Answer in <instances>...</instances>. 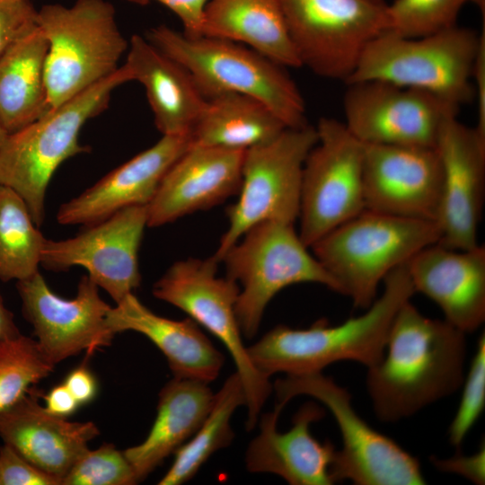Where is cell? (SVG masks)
I'll list each match as a JSON object with an SVG mask.
<instances>
[{
    "mask_svg": "<svg viewBox=\"0 0 485 485\" xmlns=\"http://www.w3.org/2000/svg\"><path fill=\"white\" fill-rule=\"evenodd\" d=\"M48 41L38 25L0 57V120L8 134L51 109L45 81Z\"/></svg>",
    "mask_w": 485,
    "mask_h": 485,
    "instance_id": "83f0119b",
    "label": "cell"
},
{
    "mask_svg": "<svg viewBox=\"0 0 485 485\" xmlns=\"http://www.w3.org/2000/svg\"><path fill=\"white\" fill-rule=\"evenodd\" d=\"M32 387L0 412V437L38 469L62 481L75 463L100 435L92 421H69L49 413Z\"/></svg>",
    "mask_w": 485,
    "mask_h": 485,
    "instance_id": "603a6c76",
    "label": "cell"
},
{
    "mask_svg": "<svg viewBox=\"0 0 485 485\" xmlns=\"http://www.w3.org/2000/svg\"><path fill=\"white\" fill-rule=\"evenodd\" d=\"M218 263L213 257L177 261L154 283L153 295L186 313L225 347L244 387L246 428L251 430L271 392V384L255 367L242 341L235 314L240 287L227 277H217Z\"/></svg>",
    "mask_w": 485,
    "mask_h": 485,
    "instance_id": "8fae6325",
    "label": "cell"
},
{
    "mask_svg": "<svg viewBox=\"0 0 485 485\" xmlns=\"http://www.w3.org/2000/svg\"><path fill=\"white\" fill-rule=\"evenodd\" d=\"M466 333L422 314L410 300L397 312L383 357L367 368L377 418L396 422L454 393L465 374Z\"/></svg>",
    "mask_w": 485,
    "mask_h": 485,
    "instance_id": "6da1fadb",
    "label": "cell"
},
{
    "mask_svg": "<svg viewBox=\"0 0 485 485\" xmlns=\"http://www.w3.org/2000/svg\"><path fill=\"white\" fill-rule=\"evenodd\" d=\"M308 248L294 224L269 220L251 226L224 255L226 277L240 287L235 314L246 339L256 335L272 298L291 285L315 283L340 294Z\"/></svg>",
    "mask_w": 485,
    "mask_h": 485,
    "instance_id": "ba28073f",
    "label": "cell"
},
{
    "mask_svg": "<svg viewBox=\"0 0 485 485\" xmlns=\"http://www.w3.org/2000/svg\"><path fill=\"white\" fill-rule=\"evenodd\" d=\"M124 65L131 81L144 86L163 136L188 135L207 103L190 73L137 34L128 41Z\"/></svg>",
    "mask_w": 485,
    "mask_h": 485,
    "instance_id": "d4e9b609",
    "label": "cell"
},
{
    "mask_svg": "<svg viewBox=\"0 0 485 485\" xmlns=\"http://www.w3.org/2000/svg\"><path fill=\"white\" fill-rule=\"evenodd\" d=\"M0 485H61V481L3 444L0 446Z\"/></svg>",
    "mask_w": 485,
    "mask_h": 485,
    "instance_id": "8d00e7d4",
    "label": "cell"
},
{
    "mask_svg": "<svg viewBox=\"0 0 485 485\" xmlns=\"http://www.w3.org/2000/svg\"><path fill=\"white\" fill-rule=\"evenodd\" d=\"M435 468L443 472L454 473L464 477L474 484L485 483V445L471 454H458L449 458L430 457Z\"/></svg>",
    "mask_w": 485,
    "mask_h": 485,
    "instance_id": "74e56055",
    "label": "cell"
},
{
    "mask_svg": "<svg viewBox=\"0 0 485 485\" xmlns=\"http://www.w3.org/2000/svg\"><path fill=\"white\" fill-rule=\"evenodd\" d=\"M24 319L32 326L38 346L52 365L83 351L91 355L111 344L115 334L106 325L111 307L99 287L83 275L72 299L58 296L39 272L16 282Z\"/></svg>",
    "mask_w": 485,
    "mask_h": 485,
    "instance_id": "2e32d148",
    "label": "cell"
},
{
    "mask_svg": "<svg viewBox=\"0 0 485 485\" xmlns=\"http://www.w3.org/2000/svg\"><path fill=\"white\" fill-rule=\"evenodd\" d=\"M190 136H163L154 146L117 167L62 204L61 225L88 226L132 206H147L173 163L190 147Z\"/></svg>",
    "mask_w": 485,
    "mask_h": 485,
    "instance_id": "44dd1931",
    "label": "cell"
},
{
    "mask_svg": "<svg viewBox=\"0 0 485 485\" xmlns=\"http://www.w3.org/2000/svg\"><path fill=\"white\" fill-rule=\"evenodd\" d=\"M46 241L24 200L0 185V280L20 281L39 272Z\"/></svg>",
    "mask_w": 485,
    "mask_h": 485,
    "instance_id": "4dcf8cb0",
    "label": "cell"
},
{
    "mask_svg": "<svg viewBox=\"0 0 485 485\" xmlns=\"http://www.w3.org/2000/svg\"><path fill=\"white\" fill-rule=\"evenodd\" d=\"M202 36L242 44L286 68L302 66L278 0H209Z\"/></svg>",
    "mask_w": 485,
    "mask_h": 485,
    "instance_id": "4316f807",
    "label": "cell"
},
{
    "mask_svg": "<svg viewBox=\"0 0 485 485\" xmlns=\"http://www.w3.org/2000/svg\"><path fill=\"white\" fill-rule=\"evenodd\" d=\"M37 13L30 0H0V57L37 26Z\"/></svg>",
    "mask_w": 485,
    "mask_h": 485,
    "instance_id": "d590c367",
    "label": "cell"
},
{
    "mask_svg": "<svg viewBox=\"0 0 485 485\" xmlns=\"http://www.w3.org/2000/svg\"><path fill=\"white\" fill-rule=\"evenodd\" d=\"M459 407L448 429V439L460 449L485 406V335L481 334L468 374L464 376Z\"/></svg>",
    "mask_w": 485,
    "mask_h": 485,
    "instance_id": "e575fe53",
    "label": "cell"
},
{
    "mask_svg": "<svg viewBox=\"0 0 485 485\" xmlns=\"http://www.w3.org/2000/svg\"><path fill=\"white\" fill-rule=\"evenodd\" d=\"M37 25L48 41L45 81L51 110L116 72L128 48L106 0L45 4Z\"/></svg>",
    "mask_w": 485,
    "mask_h": 485,
    "instance_id": "8992f818",
    "label": "cell"
},
{
    "mask_svg": "<svg viewBox=\"0 0 485 485\" xmlns=\"http://www.w3.org/2000/svg\"><path fill=\"white\" fill-rule=\"evenodd\" d=\"M347 86L343 123L365 145L436 148L444 123L460 110L428 92L381 80Z\"/></svg>",
    "mask_w": 485,
    "mask_h": 485,
    "instance_id": "5bb4252c",
    "label": "cell"
},
{
    "mask_svg": "<svg viewBox=\"0 0 485 485\" xmlns=\"http://www.w3.org/2000/svg\"><path fill=\"white\" fill-rule=\"evenodd\" d=\"M115 335L132 331L146 336L164 355L174 377L210 383L219 375L224 355L190 318L175 321L153 313L131 293L106 315Z\"/></svg>",
    "mask_w": 485,
    "mask_h": 485,
    "instance_id": "cb8c5ba5",
    "label": "cell"
},
{
    "mask_svg": "<svg viewBox=\"0 0 485 485\" xmlns=\"http://www.w3.org/2000/svg\"><path fill=\"white\" fill-rule=\"evenodd\" d=\"M436 149L443 170L442 197L436 224L438 243L455 250L477 246L485 181V139L457 116L443 125Z\"/></svg>",
    "mask_w": 485,
    "mask_h": 485,
    "instance_id": "ac0fdd59",
    "label": "cell"
},
{
    "mask_svg": "<svg viewBox=\"0 0 485 485\" xmlns=\"http://www.w3.org/2000/svg\"><path fill=\"white\" fill-rule=\"evenodd\" d=\"M468 2L480 9L484 19L485 0H393L388 4L390 31L416 38L454 26Z\"/></svg>",
    "mask_w": 485,
    "mask_h": 485,
    "instance_id": "d6a6232c",
    "label": "cell"
},
{
    "mask_svg": "<svg viewBox=\"0 0 485 485\" xmlns=\"http://www.w3.org/2000/svg\"><path fill=\"white\" fill-rule=\"evenodd\" d=\"M132 4L146 5L155 1L170 9L181 21L182 33L190 38L202 36L205 7L209 0H125Z\"/></svg>",
    "mask_w": 485,
    "mask_h": 485,
    "instance_id": "f35d334b",
    "label": "cell"
},
{
    "mask_svg": "<svg viewBox=\"0 0 485 485\" xmlns=\"http://www.w3.org/2000/svg\"><path fill=\"white\" fill-rule=\"evenodd\" d=\"M136 473L124 452L111 444L90 448L64 476L61 485H133Z\"/></svg>",
    "mask_w": 485,
    "mask_h": 485,
    "instance_id": "836d02e7",
    "label": "cell"
},
{
    "mask_svg": "<svg viewBox=\"0 0 485 485\" xmlns=\"http://www.w3.org/2000/svg\"><path fill=\"white\" fill-rule=\"evenodd\" d=\"M379 297L357 317L338 325L322 319L307 329L278 325L248 347L255 367L269 378L322 372L338 361H356L366 368L384 356L392 322L401 305L415 291L406 264L384 279Z\"/></svg>",
    "mask_w": 485,
    "mask_h": 485,
    "instance_id": "7a4b0ae2",
    "label": "cell"
},
{
    "mask_svg": "<svg viewBox=\"0 0 485 485\" xmlns=\"http://www.w3.org/2000/svg\"><path fill=\"white\" fill-rule=\"evenodd\" d=\"M474 97L477 101V125L475 129L485 139V28L481 32L479 49L472 71Z\"/></svg>",
    "mask_w": 485,
    "mask_h": 485,
    "instance_id": "ab89813d",
    "label": "cell"
},
{
    "mask_svg": "<svg viewBox=\"0 0 485 485\" xmlns=\"http://www.w3.org/2000/svg\"><path fill=\"white\" fill-rule=\"evenodd\" d=\"M363 181L366 209L436 221L443 170L436 148L365 145Z\"/></svg>",
    "mask_w": 485,
    "mask_h": 485,
    "instance_id": "e0dca14e",
    "label": "cell"
},
{
    "mask_svg": "<svg viewBox=\"0 0 485 485\" xmlns=\"http://www.w3.org/2000/svg\"><path fill=\"white\" fill-rule=\"evenodd\" d=\"M45 409L51 414L67 418L79 408V403L63 384L54 386L43 395Z\"/></svg>",
    "mask_w": 485,
    "mask_h": 485,
    "instance_id": "b9f144b4",
    "label": "cell"
},
{
    "mask_svg": "<svg viewBox=\"0 0 485 485\" xmlns=\"http://www.w3.org/2000/svg\"><path fill=\"white\" fill-rule=\"evenodd\" d=\"M64 384L80 406L91 402L97 394V380L85 365H81L72 370L66 375Z\"/></svg>",
    "mask_w": 485,
    "mask_h": 485,
    "instance_id": "60d3db41",
    "label": "cell"
},
{
    "mask_svg": "<svg viewBox=\"0 0 485 485\" xmlns=\"http://www.w3.org/2000/svg\"><path fill=\"white\" fill-rule=\"evenodd\" d=\"M207 384L173 376L163 387L157 414L147 436L139 445L123 451L138 481L185 444L204 421L215 397Z\"/></svg>",
    "mask_w": 485,
    "mask_h": 485,
    "instance_id": "484cf974",
    "label": "cell"
},
{
    "mask_svg": "<svg viewBox=\"0 0 485 485\" xmlns=\"http://www.w3.org/2000/svg\"><path fill=\"white\" fill-rule=\"evenodd\" d=\"M21 334L14 322L13 313L5 306L0 294V338L14 337Z\"/></svg>",
    "mask_w": 485,
    "mask_h": 485,
    "instance_id": "7bdbcfd3",
    "label": "cell"
},
{
    "mask_svg": "<svg viewBox=\"0 0 485 485\" xmlns=\"http://www.w3.org/2000/svg\"><path fill=\"white\" fill-rule=\"evenodd\" d=\"M147 226V206L123 208L74 237L47 239L41 252L45 269L66 271L80 266L118 304L141 283L138 251Z\"/></svg>",
    "mask_w": 485,
    "mask_h": 485,
    "instance_id": "9a60e30c",
    "label": "cell"
},
{
    "mask_svg": "<svg viewBox=\"0 0 485 485\" xmlns=\"http://www.w3.org/2000/svg\"><path fill=\"white\" fill-rule=\"evenodd\" d=\"M8 136L7 131L4 128L1 120H0V148L2 147L6 137Z\"/></svg>",
    "mask_w": 485,
    "mask_h": 485,
    "instance_id": "ee69618b",
    "label": "cell"
},
{
    "mask_svg": "<svg viewBox=\"0 0 485 485\" xmlns=\"http://www.w3.org/2000/svg\"><path fill=\"white\" fill-rule=\"evenodd\" d=\"M318 139L309 124L287 128L272 141L244 153L237 201L227 208L228 227L212 256L221 262L251 226L263 221L298 219L304 161Z\"/></svg>",
    "mask_w": 485,
    "mask_h": 485,
    "instance_id": "7c38bea8",
    "label": "cell"
},
{
    "mask_svg": "<svg viewBox=\"0 0 485 485\" xmlns=\"http://www.w3.org/2000/svg\"><path fill=\"white\" fill-rule=\"evenodd\" d=\"M284 407L276 404L264 414L260 432L251 441L245 454L251 472L272 473L291 485H331L335 483L331 467L335 446L321 443L310 430L312 423L324 416V410L311 401L304 404L293 418V426L284 433L277 423Z\"/></svg>",
    "mask_w": 485,
    "mask_h": 485,
    "instance_id": "7402d4cb",
    "label": "cell"
},
{
    "mask_svg": "<svg viewBox=\"0 0 485 485\" xmlns=\"http://www.w3.org/2000/svg\"><path fill=\"white\" fill-rule=\"evenodd\" d=\"M318 139L303 168L299 236L309 248L325 234L366 209L365 145L343 122L321 118Z\"/></svg>",
    "mask_w": 485,
    "mask_h": 485,
    "instance_id": "4fadbf2b",
    "label": "cell"
},
{
    "mask_svg": "<svg viewBox=\"0 0 485 485\" xmlns=\"http://www.w3.org/2000/svg\"><path fill=\"white\" fill-rule=\"evenodd\" d=\"M286 125L261 101L239 93L207 99L190 129V146L246 151L275 139Z\"/></svg>",
    "mask_w": 485,
    "mask_h": 485,
    "instance_id": "f1b7e54d",
    "label": "cell"
},
{
    "mask_svg": "<svg viewBox=\"0 0 485 485\" xmlns=\"http://www.w3.org/2000/svg\"><path fill=\"white\" fill-rule=\"evenodd\" d=\"M146 39L190 73L207 100L243 94L264 103L287 128L308 124L304 98L286 67L255 50L223 39L190 38L166 25L152 28Z\"/></svg>",
    "mask_w": 485,
    "mask_h": 485,
    "instance_id": "3957f363",
    "label": "cell"
},
{
    "mask_svg": "<svg viewBox=\"0 0 485 485\" xmlns=\"http://www.w3.org/2000/svg\"><path fill=\"white\" fill-rule=\"evenodd\" d=\"M244 153L190 146L166 172L147 205V226L172 223L238 194Z\"/></svg>",
    "mask_w": 485,
    "mask_h": 485,
    "instance_id": "d6986e66",
    "label": "cell"
},
{
    "mask_svg": "<svg viewBox=\"0 0 485 485\" xmlns=\"http://www.w3.org/2000/svg\"><path fill=\"white\" fill-rule=\"evenodd\" d=\"M435 221L412 219L365 209L310 248L354 307L367 309L381 282L427 246L436 243Z\"/></svg>",
    "mask_w": 485,
    "mask_h": 485,
    "instance_id": "5b68a950",
    "label": "cell"
},
{
    "mask_svg": "<svg viewBox=\"0 0 485 485\" xmlns=\"http://www.w3.org/2000/svg\"><path fill=\"white\" fill-rule=\"evenodd\" d=\"M481 33L457 24L416 38L387 31L373 40L347 84L381 80L428 92L460 107L474 98Z\"/></svg>",
    "mask_w": 485,
    "mask_h": 485,
    "instance_id": "52a82bcc",
    "label": "cell"
},
{
    "mask_svg": "<svg viewBox=\"0 0 485 485\" xmlns=\"http://www.w3.org/2000/svg\"><path fill=\"white\" fill-rule=\"evenodd\" d=\"M415 293L436 303L447 322L473 332L485 321V248L450 249L436 242L407 263Z\"/></svg>",
    "mask_w": 485,
    "mask_h": 485,
    "instance_id": "ffe728a7",
    "label": "cell"
},
{
    "mask_svg": "<svg viewBox=\"0 0 485 485\" xmlns=\"http://www.w3.org/2000/svg\"><path fill=\"white\" fill-rule=\"evenodd\" d=\"M129 81L130 73L123 64L110 76L6 137L0 148V185L24 200L37 226L43 224L46 192L56 170L70 157L89 151L79 143L81 128L106 109L114 89Z\"/></svg>",
    "mask_w": 485,
    "mask_h": 485,
    "instance_id": "277c9868",
    "label": "cell"
},
{
    "mask_svg": "<svg viewBox=\"0 0 485 485\" xmlns=\"http://www.w3.org/2000/svg\"><path fill=\"white\" fill-rule=\"evenodd\" d=\"M277 403L306 395L322 402L333 415L342 446L336 450L331 472L335 482L357 485H422L419 460L392 438L370 427L355 410L351 394L322 372L287 375L274 384Z\"/></svg>",
    "mask_w": 485,
    "mask_h": 485,
    "instance_id": "9c48e42d",
    "label": "cell"
},
{
    "mask_svg": "<svg viewBox=\"0 0 485 485\" xmlns=\"http://www.w3.org/2000/svg\"><path fill=\"white\" fill-rule=\"evenodd\" d=\"M302 66L344 83L368 44L390 31L384 0H278Z\"/></svg>",
    "mask_w": 485,
    "mask_h": 485,
    "instance_id": "30bf717a",
    "label": "cell"
},
{
    "mask_svg": "<svg viewBox=\"0 0 485 485\" xmlns=\"http://www.w3.org/2000/svg\"><path fill=\"white\" fill-rule=\"evenodd\" d=\"M54 367L41 353L35 339L22 333L0 338V412L49 375Z\"/></svg>",
    "mask_w": 485,
    "mask_h": 485,
    "instance_id": "1f68e13d",
    "label": "cell"
},
{
    "mask_svg": "<svg viewBox=\"0 0 485 485\" xmlns=\"http://www.w3.org/2000/svg\"><path fill=\"white\" fill-rule=\"evenodd\" d=\"M246 406V394L235 372L215 393L206 419L192 436L175 453L174 460L159 485H180L191 480L209 457L227 447L234 437L231 419L235 410Z\"/></svg>",
    "mask_w": 485,
    "mask_h": 485,
    "instance_id": "f546056e",
    "label": "cell"
}]
</instances>
